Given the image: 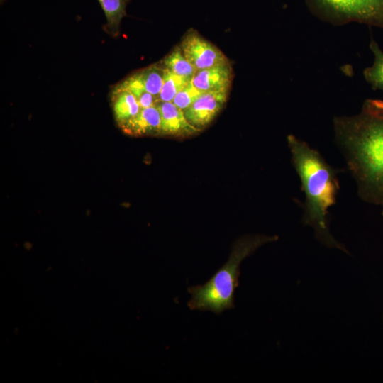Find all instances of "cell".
Here are the masks:
<instances>
[{"label":"cell","instance_id":"1","mask_svg":"<svg viewBox=\"0 0 383 383\" xmlns=\"http://www.w3.org/2000/svg\"><path fill=\"white\" fill-rule=\"evenodd\" d=\"M333 125L359 197L379 206L383 215V100L367 99L359 113L335 116Z\"/></svg>","mask_w":383,"mask_h":383},{"label":"cell","instance_id":"2","mask_svg":"<svg viewBox=\"0 0 383 383\" xmlns=\"http://www.w3.org/2000/svg\"><path fill=\"white\" fill-rule=\"evenodd\" d=\"M287 140L292 164L305 194V201L301 204L302 223L313 229L315 238L323 245L350 255L330 230L329 209L336 203L340 190L338 175L341 170L332 167L317 150L294 135H288Z\"/></svg>","mask_w":383,"mask_h":383},{"label":"cell","instance_id":"3","mask_svg":"<svg viewBox=\"0 0 383 383\" xmlns=\"http://www.w3.org/2000/svg\"><path fill=\"white\" fill-rule=\"evenodd\" d=\"M277 235H247L233 245L227 262L202 285L189 287L192 299L187 305L191 310L209 311L221 314L235 307V290L239 285L242 261L262 245L277 240Z\"/></svg>","mask_w":383,"mask_h":383},{"label":"cell","instance_id":"4","mask_svg":"<svg viewBox=\"0 0 383 383\" xmlns=\"http://www.w3.org/2000/svg\"><path fill=\"white\" fill-rule=\"evenodd\" d=\"M310 11L334 26L357 22L383 29V0H304Z\"/></svg>","mask_w":383,"mask_h":383},{"label":"cell","instance_id":"5","mask_svg":"<svg viewBox=\"0 0 383 383\" xmlns=\"http://www.w3.org/2000/svg\"><path fill=\"white\" fill-rule=\"evenodd\" d=\"M179 46L196 71L229 62L220 49L194 29L187 31Z\"/></svg>","mask_w":383,"mask_h":383},{"label":"cell","instance_id":"6","mask_svg":"<svg viewBox=\"0 0 383 383\" xmlns=\"http://www.w3.org/2000/svg\"><path fill=\"white\" fill-rule=\"evenodd\" d=\"M229 91L203 92L184 111L185 117L194 127L201 131L206 127L224 106Z\"/></svg>","mask_w":383,"mask_h":383},{"label":"cell","instance_id":"7","mask_svg":"<svg viewBox=\"0 0 383 383\" xmlns=\"http://www.w3.org/2000/svg\"><path fill=\"white\" fill-rule=\"evenodd\" d=\"M156 106L161 116L160 135L184 138L201 131L188 121L184 111L173 102L159 101Z\"/></svg>","mask_w":383,"mask_h":383},{"label":"cell","instance_id":"8","mask_svg":"<svg viewBox=\"0 0 383 383\" xmlns=\"http://www.w3.org/2000/svg\"><path fill=\"white\" fill-rule=\"evenodd\" d=\"M233 71L229 62L196 70L192 82L201 92L229 91Z\"/></svg>","mask_w":383,"mask_h":383},{"label":"cell","instance_id":"9","mask_svg":"<svg viewBox=\"0 0 383 383\" xmlns=\"http://www.w3.org/2000/svg\"><path fill=\"white\" fill-rule=\"evenodd\" d=\"M160 113L155 105L140 109L138 113L121 128L132 135H160Z\"/></svg>","mask_w":383,"mask_h":383},{"label":"cell","instance_id":"10","mask_svg":"<svg viewBox=\"0 0 383 383\" xmlns=\"http://www.w3.org/2000/svg\"><path fill=\"white\" fill-rule=\"evenodd\" d=\"M112 102L116 121L121 127L135 117L141 109L135 97L124 89L114 88Z\"/></svg>","mask_w":383,"mask_h":383},{"label":"cell","instance_id":"11","mask_svg":"<svg viewBox=\"0 0 383 383\" xmlns=\"http://www.w3.org/2000/svg\"><path fill=\"white\" fill-rule=\"evenodd\" d=\"M106 18L105 30L112 36H117L120 24L126 14L129 0H97Z\"/></svg>","mask_w":383,"mask_h":383},{"label":"cell","instance_id":"12","mask_svg":"<svg viewBox=\"0 0 383 383\" xmlns=\"http://www.w3.org/2000/svg\"><path fill=\"white\" fill-rule=\"evenodd\" d=\"M162 66L170 72L192 79L196 70L184 56L179 45L173 50L161 61Z\"/></svg>","mask_w":383,"mask_h":383},{"label":"cell","instance_id":"13","mask_svg":"<svg viewBox=\"0 0 383 383\" xmlns=\"http://www.w3.org/2000/svg\"><path fill=\"white\" fill-rule=\"evenodd\" d=\"M370 48L374 56V62L372 66L364 70L363 76L372 89L383 91V51L372 38Z\"/></svg>","mask_w":383,"mask_h":383},{"label":"cell","instance_id":"14","mask_svg":"<svg viewBox=\"0 0 383 383\" xmlns=\"http://www.w3.org/2000/svg\"><path fill=\"white\" fill-rule=\"evenodd\" d=\"M115 88L131 92L136 99L141 109L155 106L158 100L145 88L136 73L128 77Z\"/></svg>","mask_w":383,"mask_h":383},{"label":"cell","instance_id":"15","mask_svg":"<svg viewBox=\"0 0 383 383\" xmlns=\"http://www.w3.org/2000/svg\"><path fill=\"white\" fill-rule=\"evenodd\" d=\"M145 89L158 100L164 82L165 67L155 64L135 72Z\"/></svg>","mask_w":383,"mask_h":383},{"label":"cell","instance_id":"16","mask_svg":"<svg viewBox=\"0 0 383 383\" xmlns=\"http://www.w3.org/2000/svg\"><path fill=\"white\" fill-rule=\"evenodd\" d=\"M190 82L191 79L177 75L165 68L164 82L158 96V102L172 101L177 94Z\"/></svg>","mask_w":383,"mask_h":383},{"label":"cell","instance_id":"17","mask_svg":"<svg viewBox=\"0 0 383 383\" xmlns=\"http://www.w3.org/2000/svg\"><path fill=\"white\" fill-rule=\"evenodd\" d=\"M192 82L184 86L175 96L173 102L177 107L184 111L190 106L202 94Z\"/></svg>","mask_w":383,"mask_h":383},{"label":"cell","instance_id":"18","mask_svg":"<svg viewBox=\"0 0 383 383\" xmlns=\"http://www.w3.org/2000/svg\"><path fill=\"white\" fill-rule=\"evenodd\" d=\"M1 3H3L5 0H0Z\"/></svg>","mask_w":383,"mask_h":383}]
</instances>
